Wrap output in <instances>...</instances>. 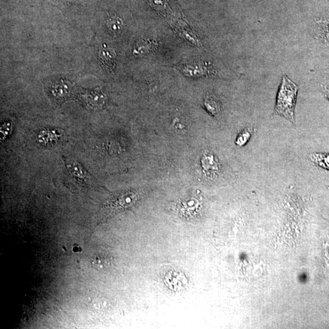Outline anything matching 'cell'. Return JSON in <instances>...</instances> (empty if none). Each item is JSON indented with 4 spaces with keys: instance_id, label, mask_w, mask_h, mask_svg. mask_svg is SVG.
<instances>
[{
    "instance_id": "cell-1",
    "label": "cell",
    "mask_w": 329,
    "mask_h": 329,
    "mask_svg": "<svg viewBox=\"0 0 329 329\" xmlns=\"http://www.w3.org/2000/svg\"><path fill=\"white\" fill-rule=\"evenodd\" d=\"M298 91V86L287 76H283L278 92L274 114L283 116L291 123H295L294 108Z\"/></svg>"
},
{
    "instance_id": "cell-2",
    "label": "cell",
    "mask_w": 329,
    "mask_h": 329,
    "mask_svg": "<svg viewBox=\"0 0 329 329\" xmlns=\"http://www.w3.org/2000/svg\"><path fill=\"white\" fill-rule=\"evenodd\" d=\"M62 131L57 129H45L38 135V141L45 147H52L62 139Z\"/></svg>"
},
{
    "instance_id": "cell-3",
    "label": "cell",
    "mask_w": 329,
    "mask_h": 329,
    "mask_svg": "<svg viewBox=\"0 0 329 329\" xmlns=\"http://www.w3.org/2000/svg\"><path fill=\"white\" fill-rule=\"evenodd\" d=\"M201 164L204 171L209 176H214L219 173V164L212 154L209 153L204 154L201 159Z\"/></svg>"
},
{
    "instance_id": "cell-4",
    "label": "cell",
    "mask_w": 329,
    "mask_h": 329,
    "mask_svg": "<svg viewBox=\"0 0 329 329\" xmlns=\"http://www.w3.org/2000/svg\"><path fill=\"white\" fill-rule=\"evenodd\" d=\"M66 166L70 176L73 178L78 181L86 182L88 179V174L80 164L76 161L70 160L66 163Z\"/></svg>"
},
{
    "instance_id": "cell-5",
    "label": "cell",
    "mask_w": 329,
    "mask_h": 329,
    "mask_svg": "<svg viewBox=\"0 0 329 329\" xmlns=\"http://www.w3.org/2000/svg\"><path fill=\"white\" fill-rule=\"evenodd\" d=\"M99 55L101 60L108 67L111 68L113 67L114 60L115 59L116 55L113 50L103 47V49L101 50Z\"/></svg>"
},
{
    "instance_id": "cell-6",
    "label": "cell",
    "mask_w": 329,
    "mask_h": 329,
    "mask_svg": "<svg viewBox=\"0 0 329 329\" xmlns=\"http://www.w3.org/2000/svg\"><path fill=\"white\" fill-rule=\"evenodd\" d=\"M110 264V259L104 254L95 255L91 260L92 267L99 271L106 269Z\"/></svg>"
},
{
    "instance_id": "cell-7",
    "label": "cell",
    "mask_w": 329,
    "mask_h": 329,
    "mask_svg": "<svg viewBox=\"0 0 329 329\" xmlns=\"http://www.w3.org/2000/svg\"><path fill=\"white\" fill-rule=\"evenodd\" d=\"M310 158L317 165L329 170V155L323 153L312 154Z\"/></svg>"
},
{
    "instance_id": "cell-8",
    "label": "cell",
    "mask_w": 329,
    "mask_h": 329,
    "mask_svg": "<svg viewBox=\"0 0 329 329\" xmlns=\"http://www.w3.org/2000/svg\"><path fill=\"white\" fill-rule=\"evenodd\" d=\"M204 105L207 110L214 116H216L218 113H219L220 110H221L219 102L211 97H208L206 98L204 100Z\"/></svg>"
},
{
    "instance_id": "cell-9",
    "label": "cell",
    "mask_w": 329,
    "mask_h": 329,
    "mask_svg": "<svg viewBox=\"0 0 329 329\" xmlns=\"http://www.w3.org/2000/svg\"><path fill=\"white\" fill-rule=\"evenodd\" d=\"M107 24L110 30L113 33H117L123 28V22L118 17L110 18L108 20Z\"/></svg>"
},
{
    "instance_id": "cell-10",
    "label": "cell",
    "mask_w": 329,
    "mask_h": 329,
    "mask_svg": "<svg viewBox=\"0 0 329 329\" xmlns=\"http://www.w3.org/2000/svg\"><path fill=\"white\" fill-rule=\"evenodd\" d=\"M251 132V130L249 129L244 130V131L241 132L239 135H238L236 143H237L238 146H240V147L245 145L247 142H248L249 139H250Z\"/></svg>"
},
{
    "instance_id": "cell-11",
    "label": "cell",
    "mask_w": 329,
    "mask_h": 329,
    "mask_svg": "<svg viewBox=\"0 0 329 329\" xmlns=\"http://www.w3.org/2000/svg\"><path fill=\"white\" fill-rule=\"evenodd\" d=\"M59 86V85H57ZM68 89L67 86L62 87L60 86L55 87L53 90V94L57 97H65L68 94Z\"/></svg>"
},
{
    "instance_id": "cell-12",
    "label": "cell",
    "mask_w": 329,
    "mask_h": 329,
    "mask_svg": "<svg viewBox=\"0 0 329 329\" xmlns=\"http://www.w3.org/2000/svg\"><path fill=\"white\" fill-rule=\"evenodd\" d=\"M10 127H11V124L8 123V122L2 124L1 127V140H4L6 139L7 135H9L10 131Z\"/></svg>"
},
{
    "instance_id": "cell-13",
    "label": "cell",
    "mask_w": 329,
    "mask_h": 329,
    "mask_svg": "<svg viewBox=\"0 0 329 329\" xmlns=\"http://www.w3.org/2000/svg\"><path fill=\"white\" fill-rule=\"evenodd\" d=\"M323 91L326 97L329 100V81L323 84Z\"/></svg>"
},
{
    "instance_id": "cell-14",
    "label": "cell",
    "mask_w": 329,
    "mask_h": 329,
    "mask_svg": "<svg viewBox=\"0 0 329 329\" xmlns=\"http://www.w3.org/2000/svg\"><path fill=\"white\" fill-rule=\"evenodd\" d=\"M326 39H327V41L329 43V33H328L327 34H326Z\"/></svg>"
},
{
    "instance_id": "cell-15",
    "label": "cell",
    "mask_w": 329,
    "mask_h": 329,
    "mask_svg": "<svg viewBox=\"0 0 329 329\" xmlns=\"http://www.w3.org/2000/svg\"><path fill=\"white\" fill-rule=\"evenodd\" d=\"M328 28L329 30V22H328Z\"/></svg>"
}]
</instances>
